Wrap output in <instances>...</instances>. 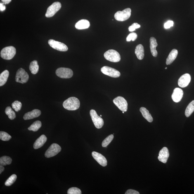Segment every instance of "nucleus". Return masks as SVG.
Wrapping results in <instances>:
<instances>
[{"instance_id":"1","label":"nucleus","mask_w":194,"mask_h":194,"mask_svg":"<svg viewBox=\"0 0 194 194\" xmlns=\"http://www.w3.org/2000/svg\"><path fill=\"white\" fill-rule=\"evenodd\" d=\"M63 105L66 109L75 110L78 109L80 107V102L76 97H70L63 102Z\"/></svg>"},{"instance_id":"2","label":"nucleus","mask_w":194,"mask_h":194,"mask_svg":"<svg viewBox=\"0 0 194 194\" xmlns=\"http://www.w3.org/2000/svg\"><path fill=\"white\" fill-rule=\"evenodd\" d=\"M16 49L14 47L10 46L6 47L1 50V56L3 59L11 60L16 54Z\"/></svg>"},{"instance_id":"3","label":"nucleus","mask_w":194,"mask_h":194,"mask_svg":"<svg viewBox=\"0 0 194 194\" xmlns=\"http://www.w3.org/2000/svg\"><path fill=\"white\" fill-rule=\"evenodd\" d=\"M105 59L112 62H118L120 61V54L115 50L110 49L106 52L104 54Z\"/></svg>"},{"instance_id":"4","label":"nucleus","mask_w":194,"mask_h":194,"mask_svg":"<svg viewBox=\"0 0 194 194\" xmlns=\"http://www.w3.org/2000/svg\"><path fill=\"white\" fill-rule=\"evenodd\" d=\"M131 10L130 8H127L123 11L117 12L114 15V18L119 21H124L129 19L130 17Z\"/></svg>"},{"instance_id":"5","label":"nucleus","mask_w":194,"mask_h":194,"mask_svg":"<svg viewBox=\"0 0 194 194\" xmlns=\"http://www.w3.org/2000/svg\"><path fill=\"white\" fill-rule=\"evenodd\" d=\"M29 79V74L24 69L20 68L17 71L15 78L16 82L25 84L28 81Z\"/></svg>"},{"instance_id":"6","label":"nucleus","mask_w":194,"mask_h":194,"mask_svg":"<svg viewBox=\"0 0 194 194\" xmlns=\"http://www.w3.org/2000/svg\"><path fill=\"white\" fill-rule=\"evenodd\" d=\"M90 115L93 124L97 129H100L103 127L104 124L103 119L98 115L95 110H91L90 111Z\"/></svg>"},{"instance_id":"7","label":"nucleus","mask_w":194,"mask_h":194,"mask_svg":"<svg viewBox=\"0 0 194 194\" xmlns=\"http://www.w3.org/2000/svg\"><path fill=\"white\" fill-rule=\"evenodd\" d=\"M62 148L59 145L53 143L47 150L45 156L47 158H50L56 155L61 151Z\"/></svg>"},{"instance_id":"8","label":"nucleus","mask_w":194,"mask_h":194,"mask_svg":"<svg viewBox=\"0 0 194 194\" xmlns=\"http://www.w3.org/2000/svg\"><path fill=\"white\" fill-rule=\"evenodd\" d=\"M56 75L62 79L71 78L73 75V72L71 69L66 68H60L56 71Z\"/></svg>"},{"instance_id":"9","label":"nucleus","mask_w":194,"mask_h":194,"mask_svg":"<svg viewBox=\"0 0 194 194\" xmlns=\"http://www.w3.org/2000/svg\"><path fill=\"white\" fill-rule=\"evenodd\" d=\"M113 103L122 112H126L128 109L127 101L123 97L118 96L114 98Z\"/></svg>"},{"instance_id":"10","label":"nucleus","mask_w":194,"mask_h":194,"mask_svg":"<svg viewBox=\"0 0 194 194\" xmlns=\"http://www.w3.org/2000/svg\"><path fill=\"white\" fill-rule=\"evenodd\" d=\"M61 7V3L60 2L54 3L48 8L46 14V16L48 18L53 16L57 12L59 11Z\"/></svg>"},{"instance_id":"11","label":"nucleus","mask_w":194,"mask_h":194,"mask_svg":"<svg viewBox=\"0 0 194 194\" xmlns=\"http://www.w3.org/2000/svg\"><path fill=\"white\" fill-rule=\"evenodd\" d=\"M102 73L110 77L118 78L121 76L120 72L116 69L108 66H104L101 69Z\"/></svg>"},{"instance_id":"12","label":"nucleus","mask_w":194,"mask_h":194,"mask_svg":"<svg viewBox=\"0 0 194 194\" xmlns=\"http://www.w3.org/2000/svg\"><path fill=\"white\" fill-rule=\"evenodd\" d=\"M48 44L51 47L57 51H66L68 50V48L66 45L63 43L50 39L48 41Z\"/></svg>"},{"instance_id":"13","label":"nucleus","mask_w":194,"mask_h":194,"mask_svg":"<svg viewBox=\"0 0 194 194\" xmlns=\"http://www.w3.org/2000/svg\"><path fill=\"white\" fill-rule=\"evenodd\" d=\"M191 80L190 74L186 73L182 76L178 81V85L182 88L186 87L188 85Z\"/></svg>"},{"instance_id":"14","label":"nucleus","mask_w":194,"mask_h":194,"mask_svg":"<svg viewBox=\"0 0 194 194\" xmlns=\"http://www.w3.org/2000/svg\"><path fill=\"white\" fill-rule=\"evenodd\" d=\"M92 155L95 160L100 165L105 167L107 165V161L105 157L101 154L96 152L93 151Z\"/></svg>"},{"instance_id":"15","label":"nucleus","mask_w":194,"mask_h":194,"mask_svg":"<svg viewBox=\"0 0 194 194\" xmlns=\"http://www.w3.org/2000/svg\"><path fill=\"white\" fill-rule=\"evenodd\" d=\"M169 157V152L168 149L166 147H164L159 152L158 159L159 161L165 164L167 162Z\"/></svg>"},{"instance_id":"16","label":"nucleus","mask_w":194,"mask_h":194,"mask_svg":"<svg viewBox=\"0 0 194 194\" xmlns=\"http://www.w3.org/2000/svg\"><path fill=\"white\" fill-rule=\"evenodd\" d=\"M183 95V92L179 88H175L173 91L171 95V98L173 101L176 103H178L181 101Z\"/></svg>"},{"instance_id":"17","label":"nucleus","mask_w":194,"mask_h":194,"mask_svg":"<svg viewBox=\"0 0 194 194\" xmlns=\"http://www.w3.org/2000/svg\"><path fill=\"white\" fill-rule=\"evenodd\" d=\"M41 112L40 110L34 109L32 111L26 113L24 115V119L25 120H29L39 117L41 115Z\"/></svg>"},{"instance_id":"18","label":"nucleus","mask_w":194,"mask_h":194,"mask_svg":"<svg viewBox=\"0 0 194 194\" xmlns=\"http://www.w3.org/2000/svg\"><path fill=\"white\" fill-rule=\"evenodd\" d=\"M47 140V138L45 135H41L39 138H38L34 143V148L35 149H37L42 147L46 143Z\"/></svg>"},{"instance_id":"19","label":"nucleus","mask_w":194,"mask_h":194,"mask_svg":"<svg viewBox=\"0 0 194 194\" xmlns=\"http://www.w3.org/2000/svg\"><path fill=\"white\" fill-rule=\"evenodd\" d=\"M150 48L151 54L154 57L157 56V52L156 50L157 47L158 46L156 39L154 37H151L150 39Z\"/></svg>"},{"instance_id":"20","label":"nucleus","mask_w":194,"mask_h":194,"mask_svg":"<svg viewBox=\"0 0 194 194\" xmlns=\"http://www.w3.org/2000/svg\"><path fill=\"white\" fill-rule=\"evenodd\" d=\"M75 26L76 28L78 30H83L89 28L90 23L88 20L83 19L78 22Z\"/></svg>"},{"instance_id":"21","label":"nucleus","mask_w":194,"mask_h":194,"mask_svg":"<svg viewBox=\"0 0 194 194\" xmlns=\"http://www.w3.org/2000/svg\"><path fill=\"white\" fill-rule=\"evenodd\" d=\"M135 53L138 60H141L144 57V49L142 44L137 45L135 50Z\"/></svg>"},{"instance_id":"22","label":"nucleus","mask_w":194,"mask_h":194,"mask_svg":"<svg viewBox=\"0 0 194 194\" xmlns=\"http://www.w3.org/2000/svg\"><path fill=\"white\" fill-rule=\"evenodd\" d=\"M178 54V51L176 49H174L171 51L166 60L167 65H170L173 63L176 59Z\"/></svg>"},{"instance_id":"23","label":"nucleus","mask_w":194,"mask_h":194,"mask_svg":"<svg viewBox=\"0 0 194 194\" xmlns=\"http://www.w3.org/2000/svg\"><path fill=\"white\" fill-rule=\"evenodd\" d=\"M140 111L141 112L142 115L146 120L148 122L151 123L153 121V118L151 114L149 113L148 110L144 107H141L140 109Z\"/></svg>"},{"instance_id":"24","label":"nucleus","mask_w":194,"mask_h":194,"mask_svg":"<svg viewBox=\"0 0 194 194\" xmlns=\"http://www.w3.org/2000/svg\"><path fill=\"white\" fill-rule=\"evenodd\" d=\"M9 76V72L8 70L4 71L0 74V86H2L6 84Z\"/></svg>"},{"instance_id":"25","label":"nucleus","mask_w":194,"mask_h":194,"mask_svg":"<svg viewBox=\"0 0 194 194\" xmlns=\"http://www.w3.org/2000/svg\"><path fill=\"white\" fill-rule=\"evenodd\" d=\"M29 69L32 74H35L37 73L39 70V65L37 60H34L31 62Z\"/></svg>"},{"instance_id":"26","label":"nucleus","mask_w":194,"mask_h":194,"mask_svg":"<svg viewBox=\"0 0 194 194\" xmlns=\"http://www.w3.org/2000/svg\"><path fill=\"white\" fill-rule=\"evenodd\" d=\"M194 112V100L189 104L187 107L185 114L187 117H189Z\"/></svg>"},{"instance_id":"27","label":"nucleus","mask_w":194,"mask_h":194,"mask_svg":"<svg viewBox=\"0 0 194 194\" xmlns=\"http://www.w3.org/2000/svg\"><path fill=\"white\" fill-rule=\"evenodd\" d=\"M41 126H42V123H41V121H35L31 125L30 127H29L28 129L29 131L36 132L40 129Z\"/></svg>"},{"instance_id":"28","label":"nucleus","mask_w":194,"mask_h":194,"mask_svg":"<svg viewBox=\"0 0 194 194\" xmlns=\"http://www.w3.org/2000/svg\"><path fill=\"white\" fill-rule=\"evenodd\" d=\"M12 162V159L9 157L4 156L0 158V165H1L4 166L7 165H10L11 163Z\"/></svg>"},{"instance_id":"29","label":"nucleus","mask_w":194,"mask_h":194,"mask_svg":"<svg viewBox=\"0 0 194 194\" xmlns=\"http://www.w3.org/2000/svg\"><path fill=\"white\" fill-rule=\"evenodd\" d=\"M5 113L8 116L9 118L11 120H13L16 117V114L10 107H7L5 110Z\"/></svg>"},{"instance_id":"30","label":"nucleus","mask_w":194,"mask_h":194,"mask_svg":"<svg viewBox=\"0 0 194 194\" xmlns=\"http://www.w3.org/2000/svg\"><path fill=\"white\" fill-rule=\"evenodd\" d=\"M17 176L15 174H13L5 182V185L7 186H10L16 181L17 179Z\"/></svg>"},{"instance_id":"31","label":"nucleus","mask_w":194,"mask_h":194,"mask_svg":"<svg viewBox=\"0 0 194 194\" xmlns=\"http://www.w3.org/2000/svg\"><path fill=\"white\" fill-rule=\"evenodd\" d=\"M113 134H111L107 137L104 140L102 143V146L104 148L107 147L109 144L111 143L112 141L114 138Z\"/></svg>"},{"instance_id":"32","label":"nucleus","mask_w":194,"mask_h":194,"mask_svg":"<svg viewBox=\"0 0 194 194\" xmlns=\"http://www.w3.org/2000/svg\"><path fill=\"white\" fill-rule=\"evenodd\" d=\"M12 137L8 133L5 132H0V139L3 141H8L11 139Z\"/></svg>"},{"instance_id":"33","label":"nucleus","mask_w":194,"mask_h":194,"mask_svg":"<svg viewBox=\"0 0 194 194\" xmlns=\"http://www.w3.org/2000/svg\"><path fill=\"white\" fill-rule=\"evenodd\" d=\"M12 106L13 109H14L15 111L18 112L21 109L22 104L21 102L16 100L12 104Z\"/></svg>"},{"instance_id":"34","label":"nucleus","mask_w":194,"mask_h":194,"mask_svg":"<svg viewBox=\"0 0 194 194\" xmlns=\"http://www.w3.org/2000/svg\"><path fill=\"white\" fill-rule=\"evenodd\" d=\"M68 194H81L82 192L77 187L71 188L68 190Z\"/></svg>"},{"instance_id":"35","label":"nucleus","mask_w":194,"mask_h":194,"mask_svg":"<svg viewBox=\"0 0 194 194\" xmlns=\"http://www.w3.org/2000/svg\"><path fill=\"white\" fill-rule=\"evenodd\" d=\"M137 37V35L136 33L132 32L126 38V41L129 42L131 40L134 41Z\"/></svg>"},{"instance_id":"36","label":"nucleus","mask_w":194,"mask_h":194,"mask_svg":"<svg viewBox=\"0 0 194 194\" xmlns=\"http://www.w3.org/2000/svg\"><path fill=\"white\" fill-rule=\"evenodd\" d=\"M141 27L139 24L137 23H133L132 25L129 28V30L130 32H133L135 31L136 29L140 28Z\"/></svg>"},{"instance_id":"37","label":"nucleus","mask_w":194,"mask_h":194,"mask_svg":"<svg viewBox=\"0 0 194 194\" xmlns=\"http://www.w3.org/2000/svg\"><path fill=\"white\" fill-rule=\"evenodd\" d=\"M173 25H174V22L172 21H169L164 24V27L165 29H168L171 27H173Z\"/></svg>"},{"instance_id":"38","label":"nucleus","mask_w":194,"mask_h":194,"mask_svg":"<svg viewBox=\"0 0 194 194\" xmlns=\"http://www.w3.org/2000/svg\"><path fill=\"white\" fill-rule=\"evenodd\" d=\"M125 194H139V192L136 190L130 189L126 192Z\"/></svg>"},{"instance_id":"39","label":"nucleus","mask_w":194,"mask_h":194,"mask_svg":"<svg viewBox=\"0 0 194 194\" xmlns=\"http://www.w3.org/2000/svg\"><path fill=\"white\" fill-rule=\"evenodd\" d=\"M6 9V6L3 3H0V10L1 11H4Z\"/></svg>"},{"instance_id":"40","label":"nucleus","mask_w":194,"mask_h":194,"mask_svg":"<svg viewBox=\"0 0 194 194\" xmlns=\"http://www.w3.org/2000/svg\"><path fill=\"white\" fill-rule=\"evenodd\" d=\"M2 1L3 3L4 4H8L11 2L12 0H1Z\"/></svg>"},{"instance_id":"41","label":"nucleus","mask_w":194,"mask_h":194,"mask_svg":"<svg viewBox=\"0 0 194 194\" xmlns=\"http://www.w3.org/2000/svg\"><path fill=\"white\" fill-rule=\"evenodd\" d=\"M4 170V168L3 167V166H0V174H1V173L3 172Z\"/></svg>"},{"instance_id":"42","label":"nucleus","mask_w":194,"mask_h":194,"mask_svg":"<svg viewBox=\"0 0 194 194\" xmlns=\"http://www.w3.org/2000/svg\"><path fill=\"white\" fill-rule=\"evenodd\" d=\"M167 69V68L166 67L165 68V70H166V69Z\"/></svg>"},{"instance_id":"43","label":"nucleus","mask_w":194,"mask_h":194,"mask_svg":"<svg viewBox=\"0 0 194 194\" xmlns=\"http://www.w3.org/2000/svg\"><path fill=\"white\" fill-rule=\"evenodd\" d=\"M123 112V113H124V112Z\"/></svg>"},{"instance_id":"44","label":"nucleus","mask_w":194,"mask_h":194,"mask_svg":"<svg viewBox=\"0 0 194 194\" xmlns=\"http://www.w3.org/2000/svg\"><path fill=\"white\" fill-rule=\"evenodd\" d=\"M100 117H102V115H100Z\"/></svg>"}]
</instances>
